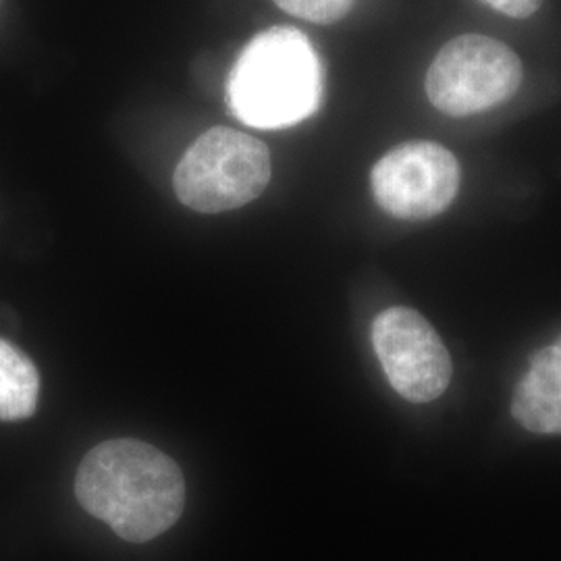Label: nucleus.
<instances>
[{
  "mask_svg": "<svg viewBox=\"0 0 561 561\" xmlns=\"http://www.w3.org/2000/svg\"><path fill=\"white\" fill-rule=\"evenodd\" d=\"M76 497L123 541L148 542L180 520L185 481L180 466L161 449L113 439L96 445L81 461Z\"/></svg>",
  "mask_w": 561,
  "mask_h": 561,
  "instance_id": "1",
  "label": "nucleus"
},
{
  "mask_svg": "<svg viewBox=\"0 0 561 561\" xmlns=\"http://www.w3.org/2000/svg\"><path fill=\"white\" fill-rule=\"evenodd\" d=\"M324 94V71L312 42L296 27H271L243 46L227 99L248 127L283 129L312 117Z\"/></svg>",
  "mask_w": 561,
  "mask_h": 561,
  "instance_id": "2",
  "label": "nucleus"
},
{
  "mask_svg": "<svg viewBox=\"0 0 561 561\" xmlns=\"http://www.w3.org/2000/svg\"><path fill=\"white\" fill-rule=\"evenodd\" d=\"M273 175L264 141L213 127L194 141L175 169V194L198 213H225L256 201Z\"/></svg>",
  "mask_w": 561,
  "mask_h": 561,
  "instance_id": "3",
  "label": "nucleus"
},
{
  "mask_svg": "<svg viewBox=\"0 0 561 561\" xmlns=\"http://www.w3.org/2000/svg\"><path fill=\"white\" fill-rule=\"evenodd\" d=\"M522 78L520 57L507 44L482 34H461L437 53L424 88L437 111L468 117L510 101Z\"/></svg>",
  "mask_w": 561,
  "mask_h": 561,
  "instance_id": "4",
  "label": "nucleus"
},
{
  "mask_svg": "<svg viewBox=\"0 0 561 561\" xmlns=\"http://www.w3.org/2000/svg\"><path fill=\"white\" fill-rule=\"evenodd\" d=\"M375 201L396 219L422 221L443 213L460 190V164L435 141H405L375 164Z\"/></svg>",
  "mask_w": 561,
  "mask_h": 561,
  "instance_id": "5",
  "label": "nucleus"
},
{
  "mask_svg": "<svg viewBox=\"0 0 561 561\" xmlns=\"http://www.w3.org/2000/svg\"><path fill=\"white\" fill-rule=\"evenodd\" d=\"M373 345L391 387L405 400L433 401L451 379V358L437 331L412 308L396 306L373 322Z\"/></svg>",
  "mask_w": 561,
  "mask_h": 561,
  "instance_id": "6",
  "label": "nucleus"
},
{
  "mask_svg": "<svg viewBox=\"0 0 561 561\" xmlns=\"http://www.w3.org/2000/svg\"><path fill=\"white\" fill-rule=\"evenodd\" d=\"M514 416L524 428L545 435L561 433V354L545 347L530 362V368L516 387Z\"/></svg>",
  "mask_w": 561,
  "mask_h": 561,
  "instance_id": "7",
  "label": "nucleus"
},
{
  "mask_svg": "<svg viewBox=\"0 0 561 561\" xmlns=\"http://www.w3.org/2000/svg\"><path fill=\"white\" fill-rule=\"evenodd\" d=\"M41 377L15 345L0 340V421H23L36 412Z\"/></svg>",
  "mask_w": 561,
  "mask_h": 561,
  "instance_id": "8",
  "label": "nucleus"
},
{
  "mask_svg": "<svg viewBox=\"0 0 561 561\" xmlns=\"http://www.w3.org/2000/svg\"><path fill=\"white\" fill-rule=\"evenodd\" d=\"M283 11L312 23H337L343 20L356 0H275Z\"/></svg>",
  "mask_w": 561,
  "mask_h": 561,
  "instance_id": "9",
  "label": "nucleus"
},
{
  "mask_svg": "<svg viewBox=\"0 0 561 561\" xmlns=\"http://www.w3.org/2000/svg\"><path fill=\"white\" fill-rule=\"evenodd\" d=\"M484 4H489L491 9L500 11L507 18L514 20H526L530 15H535L542 7L545 0H481Z\"/></svg>",
  "mask_w": 561,
  "mask_h": 561,
  "instance_id": "10",
  "label": "nucleus"
},
{
  "mask_svg": "<svg viewBox=\"0 0 561 561\" xmlns=\"http://www.w3.org/2000/svg\"><path fill=\"white\" fill-rule=\"evenodd\" d=\"M553 347H556V350H558V352H560V354H561V335H560V337H558V341H556V343H553Z\"/></svg>",
  "mask_w": 561,
  "mask_h": 561,
  "instance_id": "11",
  "label": "nucleus"
}]
</instances>
